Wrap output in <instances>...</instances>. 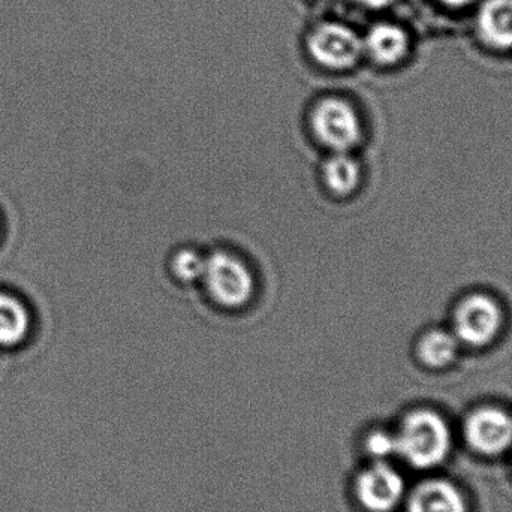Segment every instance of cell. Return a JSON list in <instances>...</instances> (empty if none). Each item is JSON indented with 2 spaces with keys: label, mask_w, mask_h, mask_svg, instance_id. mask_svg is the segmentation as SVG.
Here are the masks:
<instances>
[{
  "label": "cell",
  "mask_w": 512,
  "mask_h": 512,
  "mask_svg": "<svg viewBox=\"0 0 512 512\" xmlns=\"http://www.w3.org/2000/svg\"><path fill=\"white\" fill-rule=\"evenodd\" d=\"M394 436L397 456L414 468H433L450 453L447 421L432 409H415L406 414Z\"/></svg>",
  "instance_id": "1"
},
{
  "label": "cell",
  "mask_w": 512,
  "mask_h": 512,
  "mask_svg": "<svg viewBox=\"0 0 512 512\" xmlns=\"http://www.w3.org/2000/svg\"><path fill=\"white\" fill-rule=\"evenodd\" d=\"M474 30L475 38L486 50L512 51V0H478Z\"/></svg>",
  "instance_id": "9"
},
{
  "label": "cell",
  "mask_w": 512,
  "mask_h": 512,
  "mask_svg": "<svg viewBox=\"0 0 512 512\" xmlns=\"http://www.w3.org/2000/svg\"><path fill=\"white\" fill-rule=\"evenodd\" d=\"M406 512H468V504L450 481L430 480L415 487Z\"/></svg>",
  "instance_id": "10"
},
{
  "label": "cell",
  "mask_w": 512,
  "mask_h": 512,
  "mask_svg": "<svg viewBox=\"0 0 512 512\" xmlns=\"http://www.w3.org/2000/svg\"><path fill=\"white\" fill-rule=\"evenodd\" d=\"M204 267H206V255L201 254L197 249H180L171 259V270L174 276L185 283L203 279Z\"/></svg>",
  "instance_id": "14"
},
{
  "label": "cell",
  "mask_w": 512,
  "mask_h": 512,
  "mask_svg": "<svg viewBox=\"0 0 512 512\" xmlns=\"http://www.w3.org/2000/svg\"><path fill=\"white\" fill-rule=\"evenodd\" d=\"M203 283L210 298L225 309H242L255 294V276L245 259L233 252L206 255Z\"/></svg>",
  "instance_id": "2"
},
{
  "label": "cell",
  "mask_w": 512,
  "mask_h": 512,
  "mask_svg": "<svg viewBox=\"0 0 512 512\" xmlns=\"http://www.w3.org/2000/svg\"><path fill=\"white\" fill-rule=\"evenodd\" d=\"M306 45L310 59L327 71H349L364 57L363 35L342 21L316 24L307 36Z\"/></svg>",
  "instance_id": "4"
},
{
  "label": "cell",
  "mask_w": 512,
  "mask_h": 512,
  "mask_svg": "<svg viewBox=\"0 0 512 512\" xmlns=\"http://www.w3.org/2000/svg\"><path fill=\"white\" fill-rule=\"evenodd\" d=\"M30 315L18 298L0 292V346L11 348L26 339Z\"/></svg>",
  "instance_id": "13"
},
{
  "label": "cell",
  "mask_w": 512,
  "mask_h": 512,
  "mask_svg": "<svg viewBox=\"0 0 512 512\" xmlns=\"http://www.w3.org/2000/svg\"><path fill=\"white\" fill-rule=\"evenodd\" d=\"M505 315L492 295L474 292L460 300L453 315V334L469 348L489 346L501 333Z\"/></svg>",
  "instance_id": "5"
},
{
  "label": "cell",
  "mask_w": 512,
  "mask_h": 512,
  "mask_svg": "<svg viewBox=\"0 0 512 512\" xmlns=\"http://www.w3.org/2000/svg\"><path fill=\"white\" fill-rule=\"evenodd\" d=\"M352 2L360 5L361 8L370 9V11H381L388 8L394 0H352Z\"/></svg>",
  "instance_id": "17"
},
{
  "label": "cell",
  "mask_w": 512,
  "mask_h": 512,
  "mask_svg": "<svg viewBox=\"0 0 512 512\" xmlns=\"http://www.w3.org/2000/svg\"><path fill=\"white\" fill-rule=\"evenodd\" d=\"M364 450L372 457L373 462H384L396 454V436L385 430H372L364 438Z\"/></svg>",
  "instance_id": "15"
},
{
  "label": "cell",
  "mask_w": 512,
  "mask_h": 512,
  "mask_svg": "<svg viewBox=\"0 0 512 512\" xmlns=\"http://www.w3.org/2000/svg\"><path fill=\"white\" fill-rule=\"evenodd\" d=\"M435 2L450 11H462V9L477 5L478 0H435Z\"/></svg>",
  "instance_id": "16"
},
{
  "label": "cell",
  "mask_w": 512,
  "mask_h": 512,
  "mask_svg": "<svg viewBox=\"0 0 512 512\" xmlns=\"http://www.w3.org/2000/svg\"><path fill=\"white\" fill-rule=\"evenodd\" d=\"M405 495L402 475L387 462H373L358 472L354 496L366 512H391Z\"/></svg>",
  "instance_id": "6"
},
{
  "label": "cell",
  "mask_w": 512,
  "mask_h": 512,
  "mask_svg": "<svg viewBox=\"0 0 512 512\" xmlns=\"http://www.w3.org/2000/svg\"><path fill=\"white\" fill-rule=\"evenodd\" d=\"M364 56L381 68H393L408 59L412 36L400 23L381 20L373 23L363 35Z\"/></svg>",
  "instance_id": "8"
},
{
  "label": "cell",
  "mask_w": 512,
  "mask_h": 512,
  "mask_svg": "<svg viewBox=\"0 0 512 512\" xmlns=\"http://www.w3.org/2000/svg\"><path fill=\"white\" fill-rule=\"evenodd\" d=\"M459 345L453 331H427L417 343L418 360L430 369H444L453 363Z\"/></svg>",
  "instance_id": "12"
},
{
  "label": "cell",
  "mask_w": 512,
  "mask_h": 512,
  "mask_svg": "<svg viewBox=\"0 0 512 512\" xmlns=\"http://www.w3.org/2000/svg\"><path fill=\"white\" fill-rule=\"evenodd\" d=\"M313 137L331 152H349L363 138V120L357 108L340 96H325L310 111Z\"/></svg>",
  "instance_id": "3"
},
{
  "label": "cell",
  "mask_w": 512,
  "mask_h": 512,
  "mask_svg": "<svg viewBox=\"0 0 512 512\" xmlns=\"http://www.w3.org/2000/svg\"><path fill=\"white\" fill-rule=\"evenodd\" d=\"M468 444L478 453L498 456L512 444V417L493 406L477 409L465 423Z\"/></svg>",
  "instance_id": "7"
},
{
  "label": "cell",
  "mask_w": 512,
  "mask_h": 512,
  "mask_svg": "<svg viewBox=\"0 0 512 512\" xmlns=\"http://www.w3.org/2000/svg\"><path fill=\"white\" fill-rule=\"evenodd\" d=\"M322 182L331 194L337 197H348L360 188V164L349 152H333L330 158L325 159L321 170Z\"/></svg>",
  "instance_id": "11"
}]
</instances>
